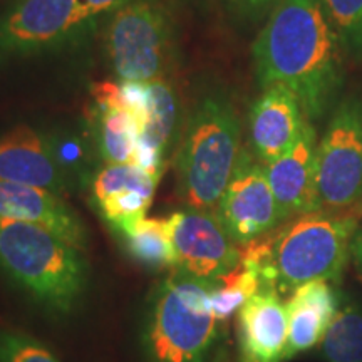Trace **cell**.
I'll return each instance as SVG.
<instances>
[{
    "label": "cell",
    "instance_id": "4fadbf2b",
    "mask_svg": "<svg viewBox=\"0 0 362 362\" xmlns=\"http://www.w3.org/2000/svg\"><path fill=\"white\" fill-rule=\"evenodd\" d=\"M0 178L42 188L64 198L66 175L47 139L21 124L0 136Z\"/></svg>",
    "mask_w": 362,
    "mask_h": 362
},
{
    "label": "cell",
    "instance_id": "d4e9b609",
    "mask_svg": "<svg viewBox=\"0 0 362 362\" xmlns=\"http://www.w3.org/2000/svg\"><path fill=\"white\" fill-rule=\"evenodd\" d=\"M351 253H352V257H354L357 269H359L362 274V228L356 232V237H354V240H352Z\"/></svg>",
    "mask_w": 362,
    "mask_h": 362
},
{
    "label": "cell",
    "instance_id": "5b68a950",
    "mask_svg": "<svg viewBox=\"0 0 362 362\" xmlns=\"http://www.w3.org/2000/svg\"><path fill=\"white\" fill-rule=\"evenodd\" d=\"M356 232L354 216L324 210L285 221L270 237V265L277 288L293 291L314 280H337L352 255Z\"/></svg>",
    "mask_w": 362,
    "mask_h": 362
},
{
    "label": "cell",
    "instance_id": "52a82bcc",
    "mask_svg": "<svg viewBox=\"0 0 362 362\" xmlns=\"http://www.w3.org/2000/svg\"><path fill=\"white\" fill-rule=\"evenodd\" d=\"M315 181L320 210L344 214L362 202V101L347 99L317 143Z\"/></svg>",
    "mask_w": 362,
    "mask_h": 362
},
{
    "label": "cell",
    "instance_id": "9a60e30c",
    "mask_svg": "<svg viewBox=\"0 0 362 362\" xmlns=\"http://www.w3.org/2000/svg\"><path fill=\"white\" fill-rule=\"evenodd\" d=\"M238 347L242 362H285L288 320L277 288H262L240 307Z\"/></svg>",
    "mask_w": 362,
    "mask_h": 362
},
{
    "label": "cell",
    "instance_id": "7a4b0ae2",
    "mask_svg": "<svg viewBox=\"0 0 362 362\" xmlns=\"http://www.w3.org/2000/svg\"><path fill=\"white\" fill-rule=\"evenodd\" d=\"M0 270L49 314L67 317L89 285L81 250L45 226L0 216Z\"/></svg>",
    "mask_w": 362,
    "mask_h": 362
},
{
    "label": "cell",
    "instance_id": "7402d4cb",
    "mask_svg": "<svg viewBox=\"0 0 362 362\" xmlns=\"http://www.w3.org/2000/svg\"><path fill=\"white\" fill-rule=\"evenodd\" d=\"M0 362H61L57 356L29 334L0 330Z\"/></svg>",
    "mask_w": 362,
    "mask_h": 362
},
{
    "label": "cell",
    "instance_id": "ac0fdd59",
    "mask_svg": "<svg viewBox=\"0 0 362 362\" xmlns=\"http://www.w3.org/2000/svg\"><path fill=\"white\" fill-rule=\"evenodd\" d=\"M144 90H146L148 116L139 136L134 163L160 180L165 171L166 153L178 134V99L173 86L166 79L144 84Z\"/></svg>",
    "mask_w": 362,
    "mask_h": 362
},
{
    "label": "cell",
    "instance_id": "7c38bea8",
    "mask_svg": "<svg viewBox=\"0 0 362 362\" xmlns=\"http://www.w3.org/2000/svg\"><path fill=\"white\" fill-rule=\"evenodd\" d=\"M315 129L312 121L307 119L297 141L277 160L264 165L282 223L293 216L320 210L315 181Z\"/></svg>",
    "mask_w": 362,
    "mask_h": 362
},
{
    "label": "cell",
    "instance_id": "3957f363",
    "mask_svg": "<svg viewBox=\"0 0 362 362\" xmlns=\"http://www.w3.org/2000/svg\"><path fill=\"white\" fill-rule=\"evenodd\" d=\"M216 284L173 269L153 288L141 327L144 362H211L220 324L211 307Z\"/></svg>",
    "mask_w": 362,
    "mask_h": 362
},
{
    "label": "cell",
    "instance_id": "9c48e42d",
    "mask_svg": "<svg viewBox=\"0 0 362 362\" xmlns=\"http://www.w3.org/2000/svg\"><path fill=\"white\" fill-rule=\"evenodd\" d=\"M216 215L238 247L267 237L282 223L264 165L253 161L247 151L240 155Z\"/></svg>",
    "mask_w": 362,
    "mask_h": 362
},
{
    "label": "cell",
    "instance_id": "e0dca14e",
    "mask_svg": "<svg viewBox=\"0 0 362 362\" xmlns=\"http://www.w3.org/2000/svg\"><path fill=\"white\" fill-rule=\"evenodd\" d=\"M341 305V296L329 280H314L298 285L285 302L288 320L285 361L314 349L322 341Z\"/></svg>",
    "mask_w": 362,
    "mask_h": 362
},
{
    "label": "cell",
    "instance_id": "603a6c76",
    "mask_svg": "<svg viewBox=\"0 0 362 362\" xmlns=\"http://www.w3.org/2000/svg\"><path fill=\"white\" fill-rule=\"evenodd\" d=\"M129 2H134V0H78L81 24L90 19V17L99 16L103 12L116 11V8L123 7Z\"/></svg>",
    "mask_w": 362,
    "mask_h": 362
},
{
    "label": "cell",
    "instance_id": "d6986e66",
    "mask_svg": "<svg viewBox=\"0 0 362 362\" xmlns=\"http://www.w3.org/2000/svg\"><path fill=\"white\" fill-rule=\"evenodd\" d=\"M325 362H362V305L341 298V305L320 341Z\"/></svg>",
    "mask_w": 362,
    "mask_h": 362
},
{
    "label": "cell",
    "instance_id": "ffe728a7",
    "mask_svg": "<svg viewBox=\"0 0 362 362\" xmlns=\"http://www.w3.org/2000/svg\"><path fill=\"white\" fill-rule=\"evenodd\" d=\"M123 240L129 255L143 267L173 270L175 255L166 218H144L129 233L123 235Z\"/></svg>",
    "mask_w": 362,
    "mask_h": 362
},
{
    "label": "cell",
    "instance_id": "cb8c5ba5",
    "mask_svg": "<svg viewBox=\"0 0 362 362\" xmlns=\"http://www.w3.org/2000/svg\"><path fill=\"white\" fill-rule=\"evenodd\" d=\"M240 11L248 12V13H259L265 11L267 7L277 6L279 0H232Z\"/></svg>",
    "mask_w": 362,
    "mask_h": 362
},
{
    "label": "cell",
    "instance_id": "8fae6325",
    "mask_svg": "<svg viewBox=\"0 0 362 362\" xmlns=\"http://www.w3.org/2000/svg\"><path fill=\"white\" fill-rule=\"evenodd\" d=\"M158 181L136 163L104 165L93 181V197L103 218L123 237L146 218Z\"/></svg>",
    "mask_w": 362,
    "mask_h": 362
},
{
    "label": "cell",
    "instance_id": "277c9868",
    "mask_svg": "<svg viewBox=\"0 0 362 362\" xmlns=\"http://www.w3.org/2000/svg\"><path fill=\"white\" fill-rule=\"evenodd\" d=\"M240 133L232 103L221 96L198 103L175 158L176 193L185 205L216 211L242 155Z\"/></svg>",
    "mask_w": 362,
    "mask_h": 362
},
{
    "label": "cell",
    "instance_id": "8992f818",
    "mask_svg": "<svg viewBox=\"0 0 362 362\" xmlns=\"http://www.w3.org/2000/svg\"><path fill=\"white\" fill-rule=\"evenodd\" d=\"M106 49L119 83L165 79L175 52V22L166 0H134L116 8Z\"/></svg>",
    "mask_w": 362,
    "mask_h": 362
},
{
    "label": "cell",
    "instance_id": "6da1fadb",
    "mask_svg": "<svg viewBox=\"0 0 362 362\" xmlns=\"http://www.w3.org/2000/svg\"><path fill=\"white\" fill-rule=\"evenodd\" d=\"M341 52L322 0H279L252 47L262 88L291 89L309 121L322 116L341 89Z\"/></svg>",
    "mask_w": 362,
    "mask_h": 362
},
{
    "label": "cell",
    "instance_id": "5bb4252c",
    "mask_svg": "<svg viewBox=\"0 0 362 362\" xmlns=\"http://www.w3.org/2000/svg\"><path fill=\"white\" fill-rule=\"evenodd\" d=\"M0 216L45 226L81 250L89 245L84 221L59 194L0 178Z\"/></svg>",
    "mask_w": 362,
    "mask_h": 362
},
{
    "label": "cell",
    "instance_id": "2e32d148",
    "mask_svg": "<svg viewBox=\"0 0 362 362\" xmlns=\"http://www.w3.org/2000/svg\"><path fill=\"white\" fill-rule=\"evenodd\" d=\"M307 117L291 89L274 84L264 89L250 111V139L262 165L277 160L297 141Z\"/></svg>",
    "mask_w": 362,
    "mask_h": 362
},
{
    "label": "cell",
    "instance_id": "30bf717a",
    "mask_svg": "<svg viewBox=\"0 0 362 362\" xmlns=\"http://www.w3.org/2000/svg\"><path fill=\"white\" fill-rule=\"evenodd\" d=\"M81 25L78 0H21L0 21V54L34 52Z\"/></svg>",
    "mask_w": 362,
    "mask_h": 362
},
{
    "label": "cell",
    "instance_id": "ba28073f",
    "mask_svg": "<svg viewBox=\"0 0 362 362\" xmlns=\"http://www.w3.org/2000/svg\"><path fill=\"white\" fill-rule=\"evenodd\" d=\"M175 270L200 280H220L240 264L242 250L216 211L185 206L166 216Z\"/></svg>",
    "mask_w": 362,
    "mask_h": 362
},
{
    "label": "cell",
    "instance_id": "44dd1931",
    "mask_svg": "<svg viewBox=\"0 0 362 362\" xmlns=\"http://www.w3.org/2000/svg\"><path fill=\"white\" fill-rule=\"evenodd\" d=\"M342 51L362 57V0H322Z\"/></svg>",
    "mask_w": 362,
    "mask_h": 362
}]
</instances>
